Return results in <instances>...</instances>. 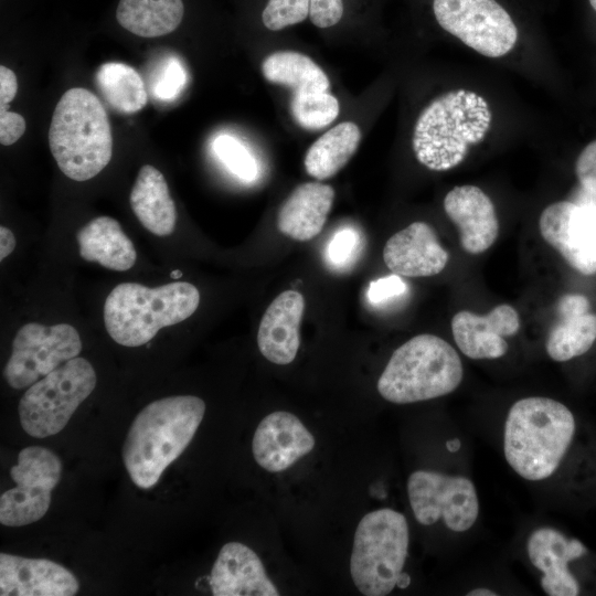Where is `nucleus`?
I'll return each mask as SVG.
<instances>
[{"instance_id": "nucleus-1", "label": "nucleus", "mask_w": 596, "mask_h": 596, "mask_svg": "<svg viewBox=\"0 0 596 596\" xmlns=\"http://www.w3.org/2000/svg\"><path fill=\"white\" fill-rule=\"evenodd\" d=\"M204 413L202 398L177 395L153 401L137 414L123 446V461L137 487L158 482L190 444Z\"/></svg>"}, {"instance_id": "nucleus-2", "label": "nucleus", "mask_w": 596, "mask_h": 596, "mask_svg": "<svg viewBox=\"0 0 596 596\" xmlns=\"http://www.w3.org/2000/svg\"><path fill=\"white\" fill-rule=\"evenodd\" d=\"M574 433V416L561 402L543 396L521 398L505 419L504 457L523 479H546L560 466Z\"/></svg>"}, {"instance_id": "nucleus-3", "label": "nucleus", "mask_w": 596, "mask_h": 596, "mask_svg": "<svg viewBox=\"0 0 596 596\" xmlns=\"http://www.w3.org/2000/svg\"><path fill=\"white\" fill-rule=\"evenodd\" d=\"M491 119L481 95L462 88L447 92L419 114L412 140L414 153L430 170L453 169L466 158L470 146L485 138Z\"/></svg>"}, {"instance_id": "nucleus-4", "label": "nucleus", "mask_w": 596, "mask_h": 596, "mask_svg": "<svg viewBox=\"0 0 596 596\" xmlns=\"http://www.w3.org/2000/svg\"><path fill=\"white\" fill-rule=\"evenodd\" d=\"M49 145L70 179L86 181L98 174L113 153L111 128L99 98L82 87L66 91L52 116Z\"/></svg>"}, {"instance_id": "nucleus-5", "label": "nucleus", "mask_w": 596, "mask_h": 596, "mask_svg": "<svg viewBox=\"0 0 596 596\" xmlns=\"http://www.w3.org/2000/svg\"><path fill=\"white\" fill-rule=\"evenodd\" d=\"M200 304L198 288L187 281L149 288L121 283L107 296L104 323L110 338L125 347L148 343L161 328L191 317Z\"/></svg>"}, {"instance_id": "nucleus-6", "label": "nucleus", "mask_w": 596, "mask_h": 596, "mask_svg": "<svg viewBox=\"0 0 596 596\" xmlns=\"http://www.w3.org/2000/svg\"><path fill=\"white\" fill-rule=\"evenodd\" d=\"M462 376L457 351L444 339L423 333L393 352L379 377L377 391L394 404L416 403L454 392Z\"/></svg>"}, {"instance_id": "nucleus-7", "label": "nucleus", "mask_w": 596, "mask_h": 596, "mask_svg": "<svg viewBox=\"0 0 596 596\" xmlns=\"http://www.w3.org/2000/svg\"><path fill=\"white\" fill-rule=\"evenodd\" d=\"M409 542L405 517L389 508L374 510L359 522L350 558V574L365 596L389 595L405 588L409 576L403 573Z\"/></svg>"}, {"instance_id": "nucleus-8", "label": "nucleus", "mask_w": 596, "mask_h": 596, "mask_svg": "<svg viewBox=\"0 0 596 596\" xmlns=\"http://www.w3.org/2000/svg\"><path fill=\"white\" fill-rule=\"evenodd\" d=\"M96 385V373L84 358H73L33 383L19 403L22 428L45 438L60 433Z\"/></svg>"}, {"instance_id": "nucleus-9", "label": "nucleus", "mask_w": 596, "mask_h": 596, "mask_svg": "<svg viewBox=\"0 0 596 596\" xmlns=\"http://www.w3.org/2000/svg\"><path fill=\"white\" fill-rule=\"evenodd\" d=\"M82 351L77 330L68 323L22 326L13 341L11 355L3 369L12 389H24L47 375Z\"/></svg>"}, {"instance_id": "nucleus-10", "label": "nucleus", "mask_w": 596, "mask_h": 596, "mask_svg": "<svg viewBox=\"0 0 596 596\" xmlns=\"http://www.w3.org/2000/svg\"><path fill=\"white\" fill-rule=\"evenodd\" d=\"M438 24L487 57L508 54L518 40L510 14L496 0H434Z\"/></svg>"}, {"instance_id": "nucleus-11", "label": "nucleus", "mask_w": 596, "mask_h": 596, "mask_svg": "<svg viewBox=\"0 0 596 596\" xmlns=\"http://www.w3.org/2000/svg\"><path fill=\"white\" fill-rule=\"evenodd\" d=\"M61 475L62 461L52 450L40 446L20 450L18 464L10 469L17 486L0 497V523L17 528L40 520Z\"/></svg>"}, {"instance_id": "nucleus-12", "label": "nucleus", "mask_w": 596, "mask_h": 596, "mask_svg": "<svg viewBox=\"0 0 596 596\" xmlns=\"http://www.w3.org/2000/svg\"><path fill=\"white\" fill-rule=\"evenodd\" d=\"M407 493L414 517L423 525L441 519L449 530L465 532L478 519L477 491L464 476L416 470L408 478Z\"/></svg>"}, {"instance_id": "nucleus-13", "label": "nucleus", "mask_w": 596, "mask_h": 596, "mask_svg": "<svg viewBox=\"0 0 596 596\" xmlns=\"http://www.w3.org/2000/svg\"><path fill=\"white\" fill-rule=\"evenodd\" d=\"M542 237L583 275L596 274V204L558 201L540 215Z\"/></svg>"}, {"instance_id": "nucleus-14", "label": "nucleus", "mask_w": 596, "mask_h": 596, "mask_svg": "<svg viewBox=\"0 0 596 596\" xmlns=\"http://www.w3.org/2000/svg\"><path fill=\"white\" fill-rule=\"evenodd\" d=\"M520 329V317L510 305H499L486 315L468 310L451 319V332L459 350L470 359H498L508 351L505 337Z\"/></svg>"}, {"instance_id": "nucleus-15", "label": "nucleus", "mask_w": 596, "mask_h": 596, "mask_svg": "<svg viewBox=\"0 0 596 596\" xmlns=\"http://www.w3.org/2000/svg\"><path fill=\"white\" fill-rule=\"evenodd\" d=\"M315 444V437L296 415L278 411L268 414L258 424L252 450L263 469L279 472L309 454Z\"/></svg>"}, {"instance_id": "nucleus-16", "label": "nucleus", "mask_w": 596, "mask_h": 596, "mask_svg": "<svg viewBox=\"0 0 596 596\" xmlns=\"http://www.w3.org/2000/svg\"><path fill=\"white\" fill-rule=\"evenodd\" d=\"M78 589L75 575L51 560L0 554L1 596H73Z\"/></svg>"}, {"instance_id": "nucleus-17", "label": "nucleus", "mask_w": 596, "mask_h": 596, "mask_svg": "<svg viewBox=\"0 0 596 596\" xmlns=\"http://www.w3.org/2000/svg\"><path fill=\"white\" fill-rule=\"evenodd\" d=\"M531 563L543 575L541 586L550 596H576L579 586L568 571V563L583 556L587 549L577 539H567L552 528L534 530L526 542Z\"/></svg>"}, {"instance_id": "nucleus-18", "label": "nucleus", "mask_w": 596, "mask_h": 596, "mask_svg": "<svg viewBox=\"0 0 596 596\" xmlns=\"http://www.w3.org/2000/svg\"><path fill=\"white\" fill-rule=\"evenodd\" d=\"M444 210L458 227L461 247L467 253H483L496 242L499 220L491 199L480 188H453L444 199Z\"/></svg>"}, {"instance_id": "nucleus-19", "label": "nucleus", "mask_w": 596, "mask_h": 596, "mask_svg": "<svg viewBox=\"0 0 596 596\" xmlns=\"http://www.w3.org/2000/svg\"><path fill=\"white\" fill-rule=\"evenodd\" d=\"M448 252L440 245L434 228L414 222L392 235L385 243L383 259L394 274L405 277H429L444 270Z\"/></svg>"}, {"instance_id": "nucleus-20", "label": "nucleus", "mask_w": 596, "mask_h": 596, "mask_svg": "<svg viewBox=\"0 0 596 596\" xmlns=\"http://www.w3.org/2000/svg\"><path fill=\"white\" fill-rule=\"evenodd\" d=\"M209 584L214 596L279 595L258 555L240 542H228L222 546Z\"/></svg>"}, {"instance_id": "nucleus-21", "label": "nucleus", "mask_w": 596, "mask_h": 596, "mask_svg": "<svg viewBox=\"0 0 596 596\" xmlns=\"http://www.w3.org/2000/svg\"><path fill=\"white\" fill-rule=\"evenodd\" d=\"M304 296L296 290L278 295L266 309L257 332L260 353L279 365L291 363L299 350Z\"/></svg>"}, {"instance_id": "nucleus-22", "label": "nucleus", "mask_w": 596, "mask_h": 596, "mask_svg": "<svg viewBox=\"0 0 596 596\" xmlns=\"http://www.w3.org/2000/svg\"><path fill=\"white\" fill-rule=\"evenodd\" d=\"M334 190L320 182L298 185L279 207L277 228L284 235L299 242L316 237L332 207Z\"/></svg>"}, {"instance_id": "nucleus-23", "label": "nucleus", "mask_w": 596, "mask_h": 596, "mask_svg": "<svg viewBox=\"0 0 596 596\" xmlns=\"http://www.w3.org/2000/svg\"><path fill=\"white\" fill-rule=\"evenodd\" d=\"M79 255L87 262L103 267L125 272L137 259V252L118 221L110 216H98L86 223L76 234Z\"/></svg>"}, {"instance_id": "nucleus-24", "label": "nucleus", "mask_w": 596, "mask_h": 596, "mask_svg": "<svg viewBox=\"0 0 596 596\" xmlns=\"http://www.w3.org/2000/svg\"><path fill=\"white\" fill-rule=\"evenodd\" d=\"M130 206L150 233L168 236L173 233L177 211L163 174L153 166L140 168L129 195Z\"/></svg>"}, {"instance_id": "nucleus-25", "label": "nucleus", "mask_w": 596, "mask_h": 596, "mask_svg": "<svg viewBox=\"0 0 596 596\" xmlns=\"http://www.w3.org/2000/svg\"><path fill=\"white\" fill-rule=\"evenodd\" d=\"M182 0H120L116 18L127 31L157 38L174 31L182 21Z\"/></svg>"}, {"instance_id": "nucleus-26", "label": "nucleus", "mask_w": 596, "mask_h": 596, "mask_svg": "<svg viewBox=\"0 0 596 596\" xmlns=\"http://www.w3.org/2000/svg\"><path fill=\"white\" fill-rule=\"evenodd\" d=\"M360 140L361 131L354 123L344 121L329 129L306 152L307 173L318 180L333 177L352 158Z\"/></svg>"}, {"instance_id": "nucleus-27", "label": "nucleus", "mask_w": 596, "mask_h": 596, "mask_svg": "<svg viewBox=\"0 0 596 596\" xmlns=\"http://www.w3.org/2000/svg\"><path fill=\"white\" fill-rule=\"evenodd\" d=\"M262 72L267 81L288 86L294 94L327 92L330 84L326 73L309 56L294 51L268 55Z\"/></svg>"}, {"instance_id": "nucleus-28", "label": "nucleus", "mask_w": 596, "mask_h": 596, "mask_svg": "<svg viewBox=\"0 0 596 596\" xmlns=\"http://www.w3.org/2000/svg\"><path fill=\"white\" fill-rule=\"evenodd\" d=\"M95 78L107 104L120 114H135L147 104L143 79L127 64L105 63L99 66Z\"/></svg>"}, {"instance_id": "nucleus-29", "label": "nucleus", "mask_w": 596, "mask_h": 596, "mask_svg": "<svg viewBox=\"0 0 596 596\" xmlns=\"http://www.w3.org/2000/svg\"><path fill=\"white\" fill-rule=\"evenodd\" d=\"M595 340V313L564 315L551 329L545 349L552 360L564 362L586 353Z\"/></svg>"}, {"instance_id": "nucleus-30", "label": "nucleus", "mask_w": 596, "mask_h": 596, "mask_svg": "<svg viewBox=\"0 0 596 596\" xmlns=\"http://www.w3.org/2000/svg\"><path fill=\"white\" fill-rule=\"evenodd\" d=\"M290 109L295 121L300 127L318 130L338 117L339 102L327 92L294 94Z\"/></svg>"}, {"instance_id": "nucleus-31", "label": "nucleus", "mask_w": 596, "mask_h": 596, "mask_svg": "<svg viewBox=\"0 0 596 596\" xmlns=\"http://www.w3.org/2000/svg\"><path fill=\"white\" fill-rule=\"evenodd\" d=\"M364 244V235L356 227L343 226L337 230L322 252L326 266L338 273L350 270L359 260Z\"/></svg>"}, {"instance_id": "nucleus-32", "label": "nucleus", "mask_w": 596, "mask_h": 596, "mask_svg": "<svg viewBox=\"0 0 596 596\" xmlns=\"http://www.w3.org/2000/svg\"><path fill=\"white\" fill-rule=\"evenodd\" d=\"M217 157L238 178L252 181L257 175V164L249 151L231 136H219L213 143Z\"/></svg>"}, {"instance_id": "nucleus-33", "label": "nucleus", "mask_w": 596, "mask_h": 596, "mask_svg": "<svg viewBox=\"0 0 596 596\" xmlns=\"http://www.w3.org/2000/svg\"><path fill=\"white\" fill-rule=\"evenodd\" d=\"M309 9L310 0H268L262 20L268 30L278 31L302 22Z\"/></svg>"}, {"instance_id": "nucleus-34", "label": "nucleus", "mask_w": 596, "mask_h": 596, "mask_svg": "<svg viewBox=\"0 0 596 596\" xmlns=\"http://www.w3.org/2000/svg\"><path fill=\"white\" fill-rule=\"evenodd\" d=\"M407 289V284L402 279L401 275L393 273L371 281L366 297L372 305L379 306L404 296Z\"/></svg>"}, {"instance_id": "nucleus-35", "label": "nucleus", "mask_w": 596, "mask_h": 596, "mask_svg": "<svg viewBox=\"0 0 596 596\" xmlns=\"http://www.w3.org/2000/svg\"><path fill=\"white\" fill-rule=\"evenodd\" d=\"M185 74L177 60H169L156 79L153 94L161 99L174 98L182 89Z\"/></svg>"}, {"instance_id": "nucleus-36", "label": "nucleus", "mask_w": 596, "mask_h": 596, "mask_svg": "<svg viewBox=\"0 0 596 596\" xmlns=\"http://www.w3.org/2000/svg\"><path fill=\"white\" fill-rule=\"evenodd\" d=\"M575 173L582 188L596 195V140L589 142L579 153Z\"/></svg>"}, {"instance_id": "nucleus-37", "label": "nucleus", "mask_w": 596, "mask_h": 596, "mask_svg": "<svg viewBox=\"0 0 596 596\" xmlns=\"http://www.w3.org/2000/svg\"><path fill=\"white\" fill-rule=\"evenodd\" d=\"M343 14L342 0H310L309 18L318 28L337 24Z\"/></svg>"}, {"instance_id": "nucleus-38", "label": "nucleus", "mask_w": 596, "mask_h": 596, "mask_svg": "<svg viewBox=\"0 0 596 596\" xmlns=\"http://www.w3.org/2000/svg\"><path fill=\"white\" fill-rule=\"evenodd\" d=\"M25 131L24 118L7 108H0V142L3 146L14 143Z\"/></svg>"}, {"instance_id": "nucleus-39", "label": "nucleus", "mask_w": 596, "mask_h": 596, "mask_svg": "<svg viewBox=\"0 0 596 596\" xmlns=\"http://www.w3.org/2000/svg\"><path fill=\"white\" fill-rule=\"evenodd\" d=\"M18 91V81L13 71L0 66V108H7Z\"/></svg>"}, {"instance_id": "nucleus-40", "label": "nucleus", "mask_w": 596, "mask_h": 596, "mask_svg": "<svg viewBox=\"0 0 596 596\" xmlns=\"http://www.w3.org/2000/svg\"><path fill=\"white\" fill-rule=\"evenodd\" d=\"M590 304L579 294H566L557 302L558 316L588 312Z\"/></svg>"}, {"instance_id": "nucleus-41", "label": "nucleus", "mask_w": 596, "mask_h": 596, "mask_svg": "<svg viewBox=\"0 0 596 596\" xmlns=\"http://www.w3.org/2000/svg\"><path fill=\"white\" fill-rule=\"evenodd\" d=\"M15 247V237L6 226L0 227V260L8 257Z\"/></svg>"}, {"instance_id": "nucleus-42", "label": "nucleus", "mask_w": 596, "mask_h": 596, "mask_svg": "<svg viewBox=\"0 0 596 596\" xmlns=\"http://www.w3.org/2000/svg\"><path fill=\"white\" fill-rule=\"evenodd\" d=\"M468 596H496L498 595L494 590H491L489 588L479 587L471 589L467 593Z\"/></svg>"}, {"instance_id": "nucleus-43", "label": "nucleus", "mask_w": 596, "mask_h": 596, "mask_svg": "<svg viewBox=\"0 0 596 596\" xmlns=\"http://www.w3.org/2000/svg\"><path fill=\"white\" fill-rule=\"evenodd\" d=\"M458 441H459V440H457V439L448 441V443H447L448 449H449L450 451L457 450L458 447H459V443H458Z\"/></svg>"}, {"instance_id": "nucleus-44", "label": "nucleus", "mask_w": 596, "mask_h": 596, "mask_svg": "<svg viewBox=\"0 0 596 596\" xmlns=\"http://www.w3.org/2000/svg\"><path fill=\"white\" fill-rule=\"evenodd\" d=\"M170 276L174 279H178L182 276V273H180V270H173Z\"/></svg>"}, {"instance_id": "nucleus-45", "label": "nucleus", "mask_w": 596, "mask_h": 596, "mask_svg": "<svg viewBox=\"0 0 596 596\" xmlns=\"http://www.w3.org/2000/svg\"><path fill=\"white\" fill-rule=\"evenodd\" d=\"M590 6L596 11V0H589Z\"/></svg>"}]
</instances>
